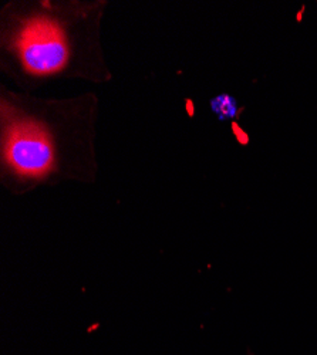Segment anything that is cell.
Returning a JSON list of instances; mask_svg holds the SVG:
<instances>
[{
    "instance_id": "2",
    "label": "cell",
    "mask_w": 317,
    "mask_h": 355,
    "mask_svg": "<svg viewBox=\"0 0 317 355\" xmlns=\"http://www.w3.org/2000/svg\"><path fill=\"white\" fill-rule=\"evenodd\" d=\"M100 3H10L2 12V55L22 83L108 71L98 46Z\"/></svg>"
},
{
    "instance_id": "3",
    "label": "cell",
    "mask_w": 317,
    "mask_h": 355,
    "mask_svg": "<svg viewBox=\"0 0 317 355\" xmlns=\"http://www.w3.org/2000/svg\"><path fill=\"white\" fill-rule=\"evenodd\" d=\"M212 112L218 116L219 121H229L238 116L239 105L235 97L230 94H219L209 103Z\"/></svg>"
},
{
    "instance_id": "1",
    "label": "cell",
    "mask_w": 317,
    "mask_h": 355,
    "mask_svg": "<svg viewBox=\"0 0 317 355\" xmlns=\"http://www.w3.org/2000/svg\"><path fill=\"white\" fill-rule=\"evenodd\" d=\"M92 98L46 101L2 93V175L31 188L57 178L96 173Z\"/></svg>"
}]
</instances>
